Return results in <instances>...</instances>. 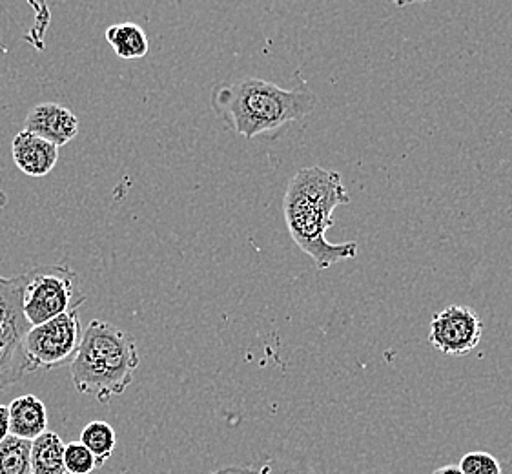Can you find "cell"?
Masks as SVG:
<instances>
[{"instance_id":"21","label":"cell","mask_w":512,"mask_h":474,"mask_svg":"<svg viewBox=\"0 0 512 474\" xmlns=\"http://www.w3.org/2000/svg\"><path fill=\"white\" fill-rule=\"evenodd\" d=\"M502 474H512V460L507 464H502Z\"/></svg>"},{"instance_id":"16","label":"cell","mask_w":512,"mask_h":474,"mask_svg":"<svg viewBox=\"0 0 512 474\" xmlns=\"http://www.w3.org/2000/svg\"><path fill=\"white\" fill-rule=\"evenodd\" d=\"M64 467L66 474H90L97 469V462L81 442H72L64 447Z\"/></svg>"},{"instance_id":"12","label":"cell","mask_w":512,"mask_h":474,"mask_svg":"<svg viewBox=\"0 0 512 474\" xmlns=\"http://www.w3.org/2000/svg\"><path fill=\"white\" fill-rule=\"evenodd\" d=\"M64 442L53 431H46L31 442V474H66Z\"/></svg>"},{"instance_id":"6","label":"cell","mask_w":512,"mask_h":474,"mask_svg":"<svg viewBox=\"0 0 512 474\" xmlns=\"http://www.w3.org/2000/svg\"><path fill=\"white\" fill-rule=\"evenodd\" d=\"M483 321L471 307L449 305L431 320L432 347L445 356H465L482 340Z\"/></svg>"},{"instance_id":"17","label":"cell","mask_w":512,"mask_h":474,"mask_svg":"<svg viewBox=\"0 0 512 474\" xmlns=\"http://www.w3.org/2000/svg\"><path fill=\"white\" fill-rule=\"evenodd\" d=\"M458 467L463 474H502V462L485 451L465 454Z\"/></svg>"},{"instance_id":"10","label":"cell","mask_w":512,"mask_h":474,"mask_svg":"<svg viewBox=\"0 0 512 474\" xmlns=\"http://www.w3.org/2000/svg\"><path fill=\"white\" fill-rule=\"evenodd\" d=\"M10 434L33 442L48 431L46 405L33 394H22L8 405Z\"/></svg>"},{"instance_id":"8","label":"cell","mask_w":512,"mask_h":474,"mask_svg":"<svg viewBox=\"0 0 512 474\" xmlns=\"http://www.w3.org/2000/svg\"><path fill=\"white\" fill-rule=\"evenodd\" d=\"M11 154L17 168L30 177L48 176L59 161V148L28 130L13 139Z\"/></svg>"},{"instance_id":"15","label":"cell","mask_w":512,"mask_h":474,"mask_svg":"<svg viewBox=\"0 0 512 474\" xmlns=\"http://www.w3.org/2000/svg\"><path fill=\"white\" fill-rule=\"evenodd\" d=\"M0 474H31V442L10 434L0 444Z\"/></svg>"},{"instance_id":"3","label":"cell","mask_w":512,"mask_h":474,"mask_svg":"<svg viewBox=\"0 0 512 474\" xmlns=\"http://www.w3.org/2000/svg\"><path fill=\"white\" fill-rule=\"evenodd\" d=\"M139 363L137 343L130 332L108 321L93 320L82 334L70 374L79 394L106 405L132 385Z\"/></svg>"},{"instance_id":"7","label":"cell","mask_w":512,"mask_h":474,"mask_svg":"<svg viewBox=\"0 0 512 474\" xmlns=\"http://www.w3.org/2000/svg\"><path fill=\"white\" fill-rule=\"evenodd\" d=\"M61 148L79 134V119L70 108L57 103L37 104L24 119V128Z\"/></svg>"},{"instance_id":"13","label":"cell","mask_w":512,"mask_h":474,"mask_svg":"<svg viewBox=\"0 0 512 474\" xmlns=\"http://www.w3.org/2000/svg\"><path fill=\"white\" fill-rule=\"evenodd\" d=\"M79 442L93 454V458L97 462V469H99L110 460V456L115 451L117 436H115V431L110 423L95 420L82 429Z\"/></svg>"},{"instance_id":"9","label":"cell","mask_w":512,"mask_h":474,"mask_svg":"<svg viewBox=\"0 0 512 474\" xmlns=\"http://www.w3.org/2000/svg\"><path fill=\"white\" fill-rule=\"evenodd\" d=\"M24 281V274L13 278L0 276V340L22 343L31 329L22 312Z\"/></svg>"},{"instance_id":"4","label":"cell","mask_w":512,"mask_h":474,"mask_svg":"<svg viewBox=\"0 0 512 474\" xmlns=\"http://www.w3.org/2000/svg\"><path fill=\"white\" fill-rule=\"evenodd\" d=\"M22 312L30 327H37L73 309H81L86 296L79 289V274L68 265H44L24 272Z\"/></svg>"},{"instance_id":"2","label":"cell","mask_w":512,"mask_h":474,"mask_svg":"<svg viewBox=\"0 0 512 474\" xmlns=\"http://www.w3.org/2000/svg\"><path fill=\"white\" fill-rule=\"evenodd\" d=\"M318 106L316 93L301 83L283 88L263 79L217 84L212 90V110L241 137L277 132L288 123L301 121Z\"/></svg>"},{"instance_id":"14","label":"cell","mask_w":512,"mask_h":474,"mask_svg":"<svg viewBox=\"0 0 512 474\" xmlns=\"http://www.w3.org/2000/svg\"><path fill=\"white\" fill-rule=\"evenodd\" d=\"M30 372V365L19 341L0 340V392L17 385Z\"/></svg>"},{"instance_id":"5","label":"cell","mask_w":512,"mask_h":474,"mask_svg":"<svg viewBox=\"0 0 512 474\" xmlns=\"http://www.w3.org/2000/svg\"><path fill=\"white\" fill-rule=\"evenodd\" d=\"M79 310H70L26 332L22 349L30 372L37 369L53 371L64 367L68 361L72 363L82 338Z\"/></svg>"},{"instance_id":"11","label":"cell","mask_w":512,"mask_h":474,"mask_svg":"<svg viewBox=\"0 0 512 474\" xmlns=\"http://www.w3.org/2000/svg\"><path fill=\"white\" fill-rule=\"evenodd\" d=\"M106 41L112 46L113 53L126 61L143 59L150 50L146 31L134 22H121L110 26L106 30Z\"/></svg>"},{"instance_id":"1","label":"cell","mask_w":512,"mask_h":474,"mask_svg":"<svg viewBox=\"0 0 512 474\" xmlns=\"http://www.w3.org/2000/svg\"><path fill=\"white\" fill-rule=\"evenodd\" d=\"M350 203L349 192L336 170L308 166L290 179L283 199L288 232L297 247L314 259L319 270L358 256V245L330 243L325 234L334 225L332 212Z\"/></svg>"},{"instance_id":"18","label":"cell","mask_w":512,"mask_h":474,"mask_svg":"<svg viewBox=\"0 0 512 474\" xmlns=\"http://www.w3.org/2000/svg\"><path fill=\"white\" fill-rule=\"evenodd\" d=\"M210 474H268V469H254V467H241V465H228V467H221L217 471H212Z\"/></svg>"},{"instance_id":"19","label":"cell","mask_w":512,"mask_h":474,"mask_svg":"<svg viewBox=\"0 0 512 474\" xmlns=\"http://www.w3.org/2000/svg\"><path fill=\"white\" fill-rule=\"evenodd\" d=\"M10 436V414L8 405L0 403V444Z\"/></svg>"},{"instance_id":"20","label":"cell","mask_w":512,"mask_h":474,"mask_svg":"<svg viewBox=\"0 0 512 474\" xmlns=\"http://www.w3.org/2000/svg\"><path fill=\"white\" fill-rule=\"evenodd\" d=\"M432 474H463L460 471V467L458 465H445V467H440V469H436Z\"/></svg>"}]
</instances>
